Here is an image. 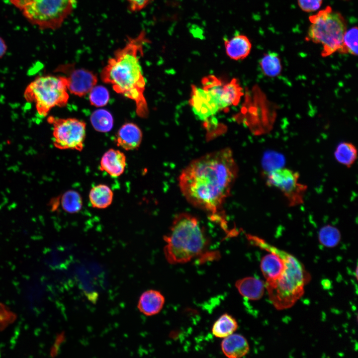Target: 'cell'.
I'll use <instances>...</instances> for the list:
<instances>
[{
  "instance_id": "cell-9",
  "label": "cell",
  "mask_w": 358,
  "mask_h": 358,
  "mask_svg": "<svg viewBox=\"0 0 358 358\" xmlns=\"http://www.w3.org/2000/svg\"><path fill=\"white\" fill-rule=\"evenodd\" d=\"M202 84V88L214 98L220 110L237 105L243 95V88L236 79L223 84L215 76L210 75L203 79Z\"/></svg>"
},
{
  "instance_id": "cell-27",
  "label": "cell",
  "mask_w": 358,
  "mask_h": 358,
  "mask_svg": "<svg viewBox=\"0 0 358 358\" xmlns=\"http://www.w3.org/2000/svg\"><path fill=\"white\" fill-rule=\"evenodd\" d=\"M323 2V0H297L299 8L304 12L310 13L318 10Z\"/></svg>"
},
{
  "instance_id": "cell-2",
  "label": "cell",
  "mask_w": 358,
  "mask_h": 358,
  "mask_svg": "<svg viewBox=\"0 0 358 358\" xmlns=\"http://www.w3.org/2000/svg\"><path fill=\"white\" fill-rule=\"evenodd\" d=\"M147 41L144 31L128 38L125 45L108 59L100 75L102 81L110 84L115 92L134 101L136 112L141 118L147 117L149 113L144 96L146 82L140 63Z\"/></svg>"
},
{
  "instance_id": "cell-11",
  "label": "cell",
  "mask_w": 358,
  "mask_h": 358,
  "mask_svg": "<svg viewBox=\"0 0 358 358\" xmlns=\"http://www.w3.org/2000/svg\"><path fill=\"white\" fill-rule=\"evenodd\" d=\"M189 103L194 115L202 121H206L220 110L213 96L196 86H192Z\"/></svg>"
},
{
  "instance_id": "cell-15",
  "label": "cell",
  "mask_w": 358,
  "mask_h": 358,
  "mask_svg": "<svg viewBox=\"0 0 358 358\" xmlns=\"http://www.w3.org/2000/svg\"><path fill=\"white\" fill-rule=\"evenodd\" d=\"M165 301L164 295L159 291L149 290L140 296L138 303L140 311L146 316H153L162 309Z\"/></svg>"
},
{
  "instance_id": "cell-22",
  "label": "cell",
  "mask_w": 358,
  "mask_h": 358,
  "mask_svg": "<svg viewBox=\"0 0 358 358\" xmlns=\"http://www.w3.org/2000/svg\"><path fill=\"white\" fill-rule=\"evenodd\" d=\"M90 121L94 129L101 132L110 131L113 125L112 115L109 111L103 109L94 111L91 115Z\"/></svg>"
},
{
  "instance_id": "cell-13",
  "label": "cell",
  "mask_w": 358,
  "mask_h": 358,
  "mask_svg": "<svg viewBox=\"0 0 358 358\" xmlns=\"http://www.w3.org/2000/svg\"><path fill=\"white\" fill-rule=\"evenodd\" d=\"M126 166L125 154L113 149L107 150L102 156L100 162V169L114 178L121 176L124 172Z\"/></svg>"
},
{
  "instance_id": "cell-8",
  "label": "cell",
  "mask_w": 358,
  "mask_h": 358,
  "mask_svg": "<svg viewBox=\"0 0 358 358\" xmlns=\"http://www.w3.org/2000/svg\"><path fill=\"white\" fill-rule=\"evenodd\" d=\"M267 185L279 190L289 206L303 203L307 186L299 182L298 172L284 168L271 170L265 174Z\"/></svg>"
},
{
  "instance_id": "cell-21",
  "label": "cell",
  "mask_w": 358,
  "mask_h": 358,
  "mask_svg": "<svg viewBox=\"0 0 358 358\" xmlns=\"http://www.w3.org/2000/svg\"><path fill=\"white\" fill-rule=\"evenodd\" d=\"M357 156L356 147L348 142L340 143L334 152L336 161L348 168H350L354 164L357 159Z\"/></svg>"
},
{
  "instance_id": "cell-16",
  "label": "cell",
  "mask_w": 358,
  "mask_h": 358,
  "mask_svg": "<svg viewBox=\"0 0 358 358\" xmlns=\"http://www.w3.org/2000/svg\"><path fill=\"white\" fill-rule=\"evenodd\" d=\"M223 354L229 358L245 356L249 351V345L246 338L241 335L232 334L225 338L221 345Z\"/></svg>"
},
{
  "instance_id": "cell-12",
  "label": "cell",
  "mask_w": 358,
  "mask_h": 358,
  "mask_svg": "<svg viewBox=\"0 0 358 358\" xmlns=\"http://www.w3.org/2000/svg\"><path fill=\"white\" fill-rule=\"evenodd\" d=\"M142 140V131L133 123L123 124L118 131L116 136L117 145L125 150L136 149L140 146Z\"/></svg>"
},
{
  "instance_id": "cell-7",
  "label": "cell",
  "mask_w": 358,
  "mask_h": 358,
  "mask_svg": "<svg viewBox=\"0 0 358 358\" xmlns=\"http://www.w3.org/2000/svg\"><path fill=\"white\" fill-rule=\"evenodd\" d=\"M48 122L52 125L53 142L56 148L79 151L83 150L86 133L84 121L75 118L49 116Z\"/></svg>"
},
{
  "instance_id": "cell-14",
  "label": "cell",
  "mask_w": 358,
  "mask_h": 358,
  "mask_svg": "<svg viewBox=\"0 0 358 358\" xmlns=\"http://www.w3.org/2000/svg\"><path fill=\"white\" fill-rule=\"evenodd\" d=\"M224 44L227 55L236 61L243 60L248 56L252 47L249 38L241 34L224 39Z\"/></svg>"
},
{
  "instance_id": "cell-29",
  "label": "cell",
  "mask_w": 358,
  "mask_h": 358,
  "mask_svg": "<svg viewBox=\"0 0 358 358\" xmlns=\"http://www.w3.org/2000/svg\"><path fill=\"white\" fill-rule=\"evenodd\" d=\"M7 49V45L4 39L0 36V59L5 54Z\"/></svg>"
},
{
  "instance_id": "cell-23",
  "label": "cell",
  "mask_w": 358,
  "mask_h": 358,
  "mask_svg": "<svg viewBox=\"0 0 358 358\" xmlns=\"http://www.w3.org/2000/svg\"><path fill=\"white\" fill-rule=\"evenodd\" d=\"M318 239L323 246L332 248L338 245L341 239V234L337 228L328 225L320 229Z\"/></svg>"
},
{
  "instance_id": "cell-17",
  "label": "cell",
  "mask_w": 358,
  "mask_h": 358,
  "mask_svg": "<svg viewBox=\"0 0 358 358\" xmlns=\"http://www.w3.org/2000/svg\"><path fill=\"white\" fill-rule=\"evenodd\" d=\"M235 287L244 297L252 300L261 299L265 292V284L257 278L246 277L238 279Z\"/></svg>"
},
{
  "instance_id": "cell-4",
  "label": "cell",
  "mask_w": 358,
  "mask_h": 358,
  "mask_svg": "<svg viewBox=\"0 0 358 358\" xmlns=\"http://www.w3.org/2000/svg\"><path fill=\"white\" fill-rule=\"evenodd\" d=\"M310 25L305 40L322 46L321 56L326 57L339 51L347 30L342 14L330 6L309 16Z\"/></svg>"
},
{
  "instance_id": "cell-10",
  "label": "cell",
  "mask_w": 358,
  "mask_h": 358,
  "mask_svg": "<svg viewBox=\"0 0 358 358\" xmlns=\"http://www.w3.org/2000/svg\"><path fill=\"white\" fill-rule=\"evenodd\" d=\"M56 71L67 75L68 90L80 97L89 93L97 82V76L93 73L85 69L75 68L72 64L60 65Z\"/></svg>"
},
{
  "instance_id": "cell-5",
  "label": "cell",
  "mask_w": 358,
  "mask_h": 358,
  "mask_svg": "<svg viewBox=\"0 0 358 358\" xmlns=\"http://www.w3.org/2000/svg\"><path fill=\"white\" fill-rule=\"evenodd\" d=\"M23 16L41 30L59 28L75 7L76 0H9Z\"/></svg>"
},
{
  "instance_id": "cell-28",
  "label": "cell",
  "mask_w": 358,
  "mask_h": 358,
  "mask_svg": "<svg viewBox=\"0 0 358 358\" xmlns=\"http://www.w3.org/2000/svg\"><path fill=\"white\" fill-rule=\"evenodd\" d=\"M130 10L132 12L139 11L146 7L153 0H126Z\"/></svg>"
},
{
  "instance_id": "cell-19",
  "label": "cell",
  "mask_w": 358,
  "mask_h": 358,
  "mask_svg": "<svg viewBox=\"0 0 358 358\" xmlns=\"http://www.w3.org/2000/svg\"><path fill=\"white\" fill-rule=\"evenodd\" d=\"M238 327L237 322L234 317L229 314H224L214 323L212 332L216 337L224 338L233 334Z\"/></svg>"
},
{
  "instance_id": "cell-20",
  "label": "cell",
  "mask_w": 358,
  "mask_h": 358,
  "mask_svg": "<svg viewBox=\"0 0 358 358\" xmlns=\"http://www.w3.org/2000/svg\"><path fill=\"white\" fill-rule=\"evenodd\" d=\"M259 65L263 74L269 77H275L282 71V65L278 54L269 52L264 54L259 61Z\"/></svg>"
},
{
  "instance_id": "cell-1",
  "label": "cell",
  "mask_w": 358,
  "mask_h": 358,
  "mask_svg": "<svg viewBox=\"0 0 358 358\" xmlns=\"http://www.w3.org/2000/svg\"><path fill=\"white\" fill-rule=\"evenodd\" d=\"M238 171L232 150L225 148L192 160L178 179L180 191L187 201L206 212L227 233L229 231L223 207Z\"/></svg>"
},
{
  "instance_id": "cell-24",
  "label": "cell",
  "mask_w": 358,
  "mask_h": 358,
  "mask_svg": "<svg viewBox=\"0 0 358 358\" xmlns=\"http://www.w3.org/2000/svg\"><path fill=\"white\" fill-rule=\"evenodd\" d=\"M358 27H352L347 30L339 53L342 54H349L358 55Z\"/></svg>"
},
{
  "instance_id": "cell-18",
  "label": "cell",
  "mask_w": 358,
  "mask_h": 358,
  "mask_svg": "<svg viewBox=\"0 0 358 358\" xmlns=\"http://www.w3.org/2000/svg\"><path fill=\"white\" fill-rule=\"evenodd\" d=\"M113 193L107 185L99 184L93 186L90 190L89 199L92 207L103 209L112 203Z\"/></svg>"
},
{
  "instance_id": "cell-26",
  "label": "cell",
  "mask_w": 358,
  "mask_h": 358,
  "mask_svg": "<svg viewBox=\"0 0 358 358\" xmlns=\"http://www.w3.org/2000/svg\"><path fill=\"white\" fill-rule=\"evenodd\" d=\"M89 93L90 101L91 105L95 107H102L108 102L109 92L103 86H94Z\"/></svg>"
},
{
  "instance_id": "cell-30",
  "label": "cell",
  "mask_w": 358,
  "mask_h": 358,
  "mask_svg": "<svg viewBox=\"0 0 358 358\" xmlns=\"http://www.w3.org/2000/svg\"><path fill=\"white\" fill-rule=\"evenodd\" d=\"M344 0V1H349V0Z\"/></svg>"
},
{
  "instance_id": "cell-25",
  "label": "cell",
  "mask_w": 358,
  "mask_h": 358,
  "mask_svg": "<svg viewBox=\"0 0 358 358\" xmlns=\"http://www.w3.org/2000/svg\"><path fill=\"white\" fill-rule=\"evenodd\" d=\"M63 209L69 213L79 211L82 207V199L80 194L74 190L66 191L61 200Z\"/></svg>"
},
{
  "instance_id": "cell-6",
  "label": "cell",
  "mask_w": 358,
  "mask_h": 358,
  "mask_svg": "<svg viewBox=\"0 0 358 358\" xmlns=\"http://www.w3.org/2000/svg\"><path fill=\"white\" fill-rule=\"evenodd\" d=\"M24 97L34 103L38 114L46 116L56 106L64 107L69 95L65 76L47 75L38 77L32 81L24 92Z\"/></svg>"
},
{
  "instance_id": "cell-3",
  "label": "cell",
  "mask_w": 358,
  "mask_h": 358,
  "mask_svg": "<svg viewBox=\"0 0 358 358\" xmlns=\"http://www.w3.org/2000/svg\"><path fill=\"white\" fill-rule=\"evenodd\" d=\"M164 252L171 264H183L201 255L209 244L204 227L194 215L187 212L176 215L164 236Z\"/></svg>"
}]
</instances>
